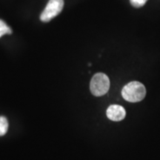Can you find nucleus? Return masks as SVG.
Wrapping results in <instances>:
<instances>
[{"label": "nucleus", "instance_id": "f257e3e1", "mask_svg": "<svg viewBox=\"0 0 160 160\" xmlns=\"http://www.w3.org/2000/svg\"><path fill=\"white\" fill-rule=\"evenodd\" d=\"M122 96L126 101L130 102H138L145 97L146 88L145 85L139 82H131L123 88Z\"/></svg>", "mask_w": 160, "mask_h": 160}, {"label": "nucleus", "instance_id": "f03ea898", "mask_svg": "<svg viewBox=\"0 0 160 160\" xmlns=\"http://www.w3.org/2000/svg\"><path fill=\"white\" fill-rule=\"evenodd\" d=\"M110 88V80L108 76L103 73H97L92 78L90 89L92 94L96 97H102L108 93Z\"/></svg>", "mask_w": 160, "mask_h": 160}, {"label": "nucleus", "instance_id": "7ed1b4c3", "mask_svg": "<svg viewBox=\"0 0 160 160\" xmlns=\"http://www.w3.org/2000/svg\"><path fill=\"white\" fill-rule=\"evenodd\" d=\"M64 8V0H49L42 13L40 15V20L43 22H48L59 15Z\"/></svg>", "mask_w": 160, "mask_h": 160}, {"label": "nucleus", "instance_id": "20e7f679", "mask_svg": "<svg viewBox=\"0 0 160 160\" xmlns=\"http://www.w3.org/2000/svg\"><path fill=\"white\" fill-rule=\"evenodd\" d=\"M106 114L109 119L114 122H119L125 119L126 112L122 106L112 105L109 106L106 111Z\"/></svg>", "mask_w": 160, "mask_h": 160}, {"label": "nucleus", "instance_id": "39448f33", "mask_svg": "<svg viewBox=\"0 0 160 160\" xmlns=\"http://www.w3.org/2000/svg\"><path fill=\"white\" fill-rule=\"evenodd\" d=\"M8 130V122L5 117H0V137L4 136Z\"/></svg>", "mask_w": 160, "mask_h": 160}, {"label": "nucleus", "instance_id": "423d86ee", "mask_svg": "<svg viewBox=\"0 0 160 160\" xmlns=\"http://www.w3.org/2000/svg\"><path fill=\"white\" fill-rule=\"evenodd\" d=\"M12 30L3 20L0 19V38L5 34H11Z\"/></svg>", "mask_w": 160, "mask_h": 160}, {"label": "nucleus", "instance_id": "0eeeda50", "mask_svg": "<svg viewBox=\"0 0 160 160\" xmlns=\"http://www.w3.org/2000/svg\"><path fill=\"white\" fill-rule=\"evenodd\" d=\"M148 0H130V2L134 8H141L145 5Z\"/></svg>", "mask_w": 160, "mask_h": 160}]
</instances>
